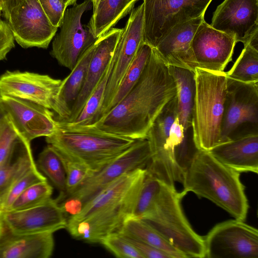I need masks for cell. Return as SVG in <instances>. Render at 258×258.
Here are the masks:
<instances>
[{
    "instance_id": "5",
    "label": "cell",
    "mask_w": 258,
    "mask_h": 258,
    "mask_svg": "<svg viewBox=\"0 0 258 258\" xmlns=\"http://www.w3.org/2000/svg\"><path fill=\"white\" fill-rule=\"evenodd\" d=\"M187 192L161 181L159 196L152 209L141 219L186 257H205L203 237L192 228L181 206Z\"/></svg>"
},
{
    "instance_id": "19",
    "label": "cell",
    "mask_w": 258,
    "mask_h": 258,
    "mask_svg": "<svg viewBox=\"0 0 258 258\" xmlns=\"http://www.w3.org/2000/svg\"><path fill=\"white\" fill-rule=\"evenodd\" d=\"M122 31V29L112 28L97 39L84 85L71 107L70 116L59 121L72 122L80 114L110 61Z\"/></svg>"
},
{
    "instance_id": "6",
    "label": "cell",
    "mask_w": 258,
    "mask_h": 258,
    "mask_svg": "<svg viewBox=\"0 0 258 258\" xmlns=\"http://www.w3.org/2000/svg\"><path fill=\"white\" fill-rule=\"evenodd\" d=\"M151 158L147 139H138L126 150L88 177L76 190L67 197L60 205L66 215L78 214L98 192L121 175L140 168H146Z\"/></svg>"
},
{
    "instance_id": "49",
    "label": "cell",
    "mask_w": 258,
    "mask_h": 258,
    "mask_svg": "<svg viewBox=\"0 0 258 258\" xmlns=\"http://www.w3.org/2000/svg\"><path fill=\"white\" fill-rule=\"evenodd\" d=\"M139 1V0H137V1Z\"/></svg>"
},
{
    "instance_id": "10",
    "label": "cell",
    "mask_w": 258,
    "mask_h": 258,
    "mask_svg": "<svg viewBox=\"0 0 258 258\" xmlns=\"http://www.w3.org/2000/svg\"><path fill=\"white\" fill-rule=\"evenodd\" d=\"M91 3V0H84L67 9L60 30L53 38L51 55L59 64L71 71L81 55L97 39L82 23L83 15L90 9Z\"/></svg>"
},
{
    "instance_id": "22",
    "label": "cell",
    "mask_w": 258,
    "mask_h": 258,
    "mask_svg": "<svg viewBox=\"0 0 258 258\" xmlns=\"http://www.w3.org/2000/svg\"><path fill=\"white\" fill-rule=\"evenodd\" d=\"M209 152L219 161L239 172H258V132L239 136Z\"/></svg>"
},
{
    "instance_id": "21",
    "label": "cell",
    "mask_w": 258,
    "mask_h": 258,
    "mask_svg": "<svg viewBox=\"0 0 258 258\" xmlns=\"http://www.w3.org/2000/svg\"><path fill=\"white\" fill-rule=\"evenodd\" d=\"M146 173V168H140L117 178L93 197L78 214L70 217L67 223L79 222L100 210L123 201L142 185Z\"/></svg>"
},
{
    "instance_id": "42",
    "label": "cell",
    "mask_w": 258,
    "mask_h": 258,
    "mask_svg": "<svg viewBox=\"0 0 258 258\" xmlns=\"http://www.w3.org/2000/svg\"><path fill=\"white\" fill-rule=\"evenodd\" d=\"M25 0H2L3 4V16L6 21L10 16L16 11Z\"/></svg>"
},
{
    "instance_id": "40",
    "label": "cell",
    "mask_w": 258,
    "mask_h": 258,
    "mask_svg": "<svg viewBox=\"0 0 258 258\" xmlns=\"http://www.w3.org/2000/svg\"><path fill=\"white\" fill-rule=\"evenodd\" d=\"M118 233L132 244L143 258H171L167 253L146 242L130 236Z\"/></svg>"
},
{
    "instance_id": "9",
    "label": "cell",
    "mask_w": 258,
    "mask_h": 258,
    "mask_svg": "<svg viewBox=\"0 0 258 258\" xmlns=\"http://www.w3.org/2000/svg\"><path fill=\"white\" fill-rule=\"evenodd\" d=\"M203 238L205 257L258 258V230L244 221L218 223Z\"/></svg>"
},
{
    "instance_id": "26",
    "label": "cell",
    "mask_w": 258,
    "mask_h": 258,
    "mask_svg": "<svg viewBox=\"0 0 258 258\" xmlns=\"http://www.w3.org/2000/svg\"><path fill=\"white\" fill-rule=\"evenodd\" d=\"M137 0H99L87 26L98 38L112 28L134 9Z\"/></svg>"
},
{
    "instance_id": "36",
    "label": "cell",
    "mask_w": 258,
    "mask_h": 258,
    "mask_svg": "<svg viewBox=\"0 0 258 258\" xmlns=\"http://www.w3.org/2000/svg\"><path fill=\"white\" fill-rule=\"evenodd\" d=\"M62 157V156H61ZM66 175V191L59 199H62L76 190L93 173L85 165L62 158Z\"/></svg>"
},
{
    "instance_id": "35",
    "label": "cell",
    "mask_w": 258,
    "mask_h": 258,
    "mask_svg": "<svg viewBox=\"0 0 258 258\" xmlns=\"http://www.w3.org/2000/svg\"><path fill=\"white\" fill-rule=\"evenodd\" d=\"M45 180H47L46 178L38 170L37 166L32 168L11 186L0 202V211L8 210L15 200L27 188L37 182Z\"/></svg>"
},
{
    "instance_id": "23",
    "label": "cell",
    "mask_w": 258,
    "mask_h": 258,
    "mask_svg": "<svg viewBox=\"0 0 258 258\" xmlns=\"http://www.w3.org/2000/svg\"><path fill=\"white\" fill-rule=\"evenodd\" d=\"M53 232L13 235L6 231L0 240V258H48L54 249Z\"/></svg>"
},
{
    "instance_id": "48",
    "label": "cell",
    "mask_w": 258,
    "mask_h": 258,
    "mask_svg": "<svg viewBox=\"0 0 258 258\" xmlns=\"http://www.w3.org/2000/svg\"><path fill=\"white\" fill-rule=\"evenodd\" d=\"M0 6H3V4H2V0H0Z\"/></svg>"
},
{
    "instance_id": "38",
    "label": "cell",
    "mask_w": 258,
    "mask_h": 258,
    "mask_svg": "<svg viewBox=\"0 0 258 258\" xmlns=\"http://www.w3.org/2000/svg\"><path fill=\"white\" fill-rule=\"evenodd\" d=\"M18 136L19 133L9 117L0 128V164L9 154Z\"/></svg>"
},
{
    "instance_id": "12",
    "label": "cell",
    "mask_w": 258,
    "mask_h": 258,
    "mask_svg": "<svg viewBox=\"0 0 258 258\" xmlns=\"http://www.w3.org/2000/svg\"><path fill=\"white\" fill-rule=\"evenodd\" d=\"M6 21L14 40L24 48H47L58 29L51 23L38 0H25Z\"/></svg>"
},
{
    "instance_id": "32",
    "label": "cell",
    "mask_w": 258,
    "mask_h": 258,
    "mask_svg": "<svg viewBox=\"0 0 258 258\" xmlns=\"http://www.w3.org/2000/svg\"><path fill=\"white\" fill-rule=\"evenodd\" d=\"M227 77L245 83L258 82V50L249 44L244 45Z\"/></svg>"
},
{
    "instance_id": "29",
    "label": "cell",
    "mask_w": 258,
    "mask_h": 258,
    "mask_svg": "<svg viewBox=\"0 0 258 258\" xmlns=\"http://www.w3.org/2000/svg\"><path fill=\"white\" fill-rule=\"evenodd\" d=\"M113 63L114 59L112 55L101 78L76 119L72 122L60 121L73 126H82L91 125L98 120L99 112L103 101L106 86Z\"/></svg>"
},
{
    "instance_id": "39",
    "label": "cell",
    "mask_w": 258,
    "mask_h": 258,
    "mask_svg": "<svg viewBox=\"0 0 258 258\" xmlns=\"http://www.w3.org/2000/svg\"><path fill=\"white\" fill-rule=\"evenodd\" d=\"M44 12L51 23L60 27L67 6L60 0H38Z\"/></svg>"
},
{
    "instance_id": "7",
    "label": "cell",
    "mask_w": 258,
    "mask_h": 258,
    "mask_svg": "<svg viewBox=\"0 0 258 258\" xmlns=\"http://www.w3.org/2000/svg\"><path fill=\"white\" fill-rule=\"evenodd\" d=\"M253 132H258V82L227 77L221 144Z\"/></svg>"
},
{
    "instance_id": "18",
    "label": "cell",
    "mask_w": 258,
    "mask_h": 258,
    "mask_svg": "<svg viewBox=\"0 0 258 258\" xmlns=\"http://www.w3.org/2000/svg\"><path fill=\"white\" fill-rule=\"evenodd\" d=\"M1 97L17 131L29 141L40 137L50 136L57 129L58 121L50 109L13 97Z\"/></svg>"
},
{
    "instance_id": "2",
    "label": "cell",
    "mask_w": 258,
    "mask_h": 258,
    "mask_svg": "<svg viewBox=\"0 0 258 258\" xmlns=\"http://www.w3.org/2000/svg\"><path fill=\"white\" fill-rule=\"evenodd\" d=\"M182 183L185 192L207 199L235 219L245 221L248 203L240 173L221 163L209 151H198Z\"/></svg>"
},
{
    "instance_id": "37",
    "label": "cell",
    "mask_w": 258,
    "mask_h": 258,
    "mask_svg": "<svg viewBox=\"0 0 258 258\" xmlns=\"http://www.w3.org/2000/svg\"><path fill=\"white\" fill-rule=\"evenodd\" d=\"M100 243L117 257L143 258L133 245L117 232L106 236Z\"/></svg>"
},
{
    "instance_id": "47",
    "label": "cell",
    "mask_w": 258,
    "mask_h": 258,
    "mask_svg": "<svg viewBox=\"0 0 258 258\" xmlns=\"http://www.w3.org/2000/svg\"><path fill=\"white\" fill-rule=\"evenodd\" d=\"M99 0H94L93 2H92V6H93V8H94L96 5H97V4L98 3V2H99Z\"/></svg>"
},
{
    "instance_id": "14",
    "label": "cell",
    "mask_w": 258,
    "mask_h": 258,
    "mask_svg": "<svg viewBox=\"0 0 258 258\" xmlns=\"http://www.w3.org/2000/svg\"><path fill=\"white\" fill-rule=\"evenodd\" d=\"M61 80L47 75L7 71L0 76V96L32 102L52 109Z\"/></svg>"
},
{
    "instance_id": "41",
    "label": "cell",
    "mask_w": 258,
    "mask_h": 258,
    "mask_svg": "<svg viewBox=\"0 0 258 258\" xmlns=\"http://www.w3.org/2000/svg\"><path fill=\"white\" fill-rule=\"evenodd\" d=\"M14 38L6 21L2 20L0 29V61L6 58L14 47Z\"/></svg>"
},
{
    "instance_id": "28",
    "label": "cell",
    "mask_w": 258,
    "mask_h": 258,
    "mask_svg": "<svg viewBox=\"0 0 258 258\" xmlns=\"http://www.w3.org/2000/svg\"><path fill=\"white\" fill-rule=\"evenodd\" d=\"M116 232L146 242L167 253L171 258L186 257L158 232L139 218L132 215L127 216L121 227Z\"/></svg>"
},
{
    "instance_id": "45",
    "label": "cell",
    "mask_w": 258,
    "mask_h": 258,
    "mask_svg": "<svg viewBox=\"0 0 258 258\" xmlns=\"http://www.w3.org/2000/svg\"><path fill=\"white\" fill-rule=\"evenodd\" d=\"M67 7L74 5L76 4L77 0H60Z\"/></svg>"
},
{
    "instance_id": "34",
    "label": "cell",
    "mask_w": 258,
    "mask_h": 258,
    "mask_svg": "<svg viewBox=\"0 0 258 258\" xmlns=\"http://www.w3.org/2000/svg\"><path fill=\"white\" fill-rule=\"evenodd\" d=\"M52 187L47 180L37 182L23 191L7 211L29 209L44 203L51 198Z\"/></svg>"
},
{
    "instance_id": "13",
    "label": "cell",
    "mask_w": 258,
    "mask_h": 258,
    "mask_svg": "<svg viewBox=\"0 0 258 258\" xmlns=\"http://www.w3.org/2000/svg\"><path fill=\"white\" fill-rule=\"evenodd\" d=\"M1 218L6 231L13 235L54 233L67 226L68 220L58 200L51 198L29 209L1 211Z\"/></svg>"
},
{
    "instance_id": "17",
    "label": "cell",
    "mask_w": 258,
    "mask_h": 258,
    "mask_svg": "<svg viewBox=\"0 0 258 258\" xmlns=\"http://www.w3.org/2000/svg\"><path fill=\"white\" fill-rule=\"evenodd\" d=\"M210 26L244 45L258 32V0H224L215 11Z\"/></svg>"
},
{
    "instance_id": "33",
    "label": "cell",
    "mask_w": 258,
    "mask_h": 258,
    "mask_svg": "<svg viewBox=\"0 0 258 258\" xmlns=\"http://www.w3.org/2000/svg\"><path fill=\"white\" fill-rule=\"evenodd\" d=\"M161 189V181L146 173L131 215L141 218L150 212L159 196Z\"/></svg>"
},
{
    "instance_id": "8",
    "label": "cell",
    "mask_w": 258,
    "mask_h": 258,
    "mask_svg": "<svg viewBox=\"0 0 258 258\" xmlns=\"http://www.w3.org/2000/svg\"><path fill=\"white\" fill-rule=\"evenodd\" d=\"M212 0H143V41L152 47L175 26L204 16Z\"/></svg>"
},
{
    "instance_id": "20",
    "label": "cell",
    "mask_w": 258,
    "mask_h": 258,
    "mask_svg": "<svg viewBox=\"0 0 258 258\" xmlns=\"http://www.w3.org/2000/svg\"><path fill=\"white\" fill-rule=\"evenodd\" d=\"M204 16H201L173 27L154 48L168 66L187 69L196 68L191 43L194 34Z\"/></svg>"
},
{
    "instance_id": "46",
    "label": "cell",
    "mask_w": 258,
    "mask_h": 258,
    "mask_svg": "<svg viewBox=\"0 0 258 258\" xmlns=\"http://www.w3.org/2000/svg\"><path fill=\"white\" fill-rule=\"evenodd\" d=\"M2 11H3V6H0V29H1V22H2V20L1 19V15L2 14Z\"/></svg>"
},
{
    "instance_id": "1",
    "label": "cell",
    "mask_w": 258,
    "mask_h": 258,
    "mask_svg": "<svg viewBox=\"0 0 258 258\" xmlns=\"http://www.w3.org/2000/svg\"><path fill=\"white\" fill-rule=\"evenodd\" d=\"M176 94L168 66L152 47L139 79L123 99L94 123L78 127L134 140L146 139L156 118Z\"/></svg>"
},
{
    "instance_id": "27",
    "label": "cell",
    "mask_w": 258,
    "mask_h": 258,
    "mask_svg": "<svg viewBox=\"0 0 258 258\" xmlns=\"http://www.w3.org/2000/svg\"><path fill=\"white\" fill-rule=\"evenodd\" d=\"M168 67L176 86L178 120L186 131L191 127L196 91L195 72L183 68Z\"/></svg>"
},
{
    "instance_id": "30",
    "label": "cell",
    "mask_w": 258,
    "mask_h": 258,
    "mask_svg": "<svg viewBox=\"0 0 258 258\" xmlns=\"http://www.w3.org/2000/svg\"><path fill=\"white\" fill-rule=\"evenodd\" d=\"M152 48L144 42L141 44L120 82L107 112L122 100L137 83L149 60Z\"/></svg>"
},
{
    "instance_id": "11",
    "label": "cell",
    "mask_w": 258,
    "mask_h": 258,
    "mask_svg": "<svg viewBox=\"0 0 258 258\" xmlns=\"http://www.w3.org/2000/svg\"><path fill=\"white\" fill-rule=\"evenodd\" d=\"M143 32L144 5L142 3L131 12L115 46L113 54L114 63L106 86L99 119L107 113L126 71L144 42Z\"/></svg>"
},
{
    "instance_id": "43",
    "label": "cell",
    "mask_w": 258,
    "mask_h": 258,
    "mask_svg": "<svg viewBox=\"0 0 258 258\" xmlns=\"http://www.w3.org/2000/svg\"><path fill=\"white\" fill-rule=\"evenodd\" d=\"M9 119L8 113L0 96V128Z\"/></svg>"
},
{
    "instance_id": "25",
    "label": "cell",
    "mask_w": 258,
    "mask_h": 258,
    "mask_svg": "<svg viewBox=\"0 0 258 258\" xmlns=\"http://www.w3.org/2000/svg\"><path fill=\"white\" fill-rule=\"evenodd\" d=\"M30 143L19 133L9 154L0 164V202L15 181L37 166Z\"/></svg>"
},
{
    "instance_id": "24",
    "label": "cell",
    "mask_w": 258,
    "mask_h": 258,
    "mask_svg": "<svg viewBox=\"0 0 258 258\" xmlns=\"http://www.w3.org/2000/svg\"><path fill=\"white\" fill-rule=\"evenodd\" d=\"M95 42L81 55L69 76L61 80L59 90L52 109L57 114L58 120H67L70 116L71 107L84 85L89 63L95 48Z\"/></svg>"
},
{
    "instance_id": "3",
    "label": "cell",
    "mask_w": 258,
    "mask_h": 258,
    "mask_svg": "<svg viewBox=\"0 0 258 258\" xmlns=\"http://www.w3.org/2000/svg\"><path fill=\"white\" fill-rule=\"evenodd\" d=\"M58 121V126L46 141L66 160L87 166L93 174L129 148L136 140Z\"/></svg>"
},
{
    "instance_id": "15",
    "label": "cell",
    "mask_w": 258,
    "mask_h": 258,
    "mask_svg": "<svg viewBox=\"0 0 258 258\" xmlns=\"http://www.w3.org/2000/svg\"><path fill=\"white\" fill-rule=\"evenodd\" d=\"M141 186L119 203L100 210L79 222L67 223L66 228L75 238L100 243L106 236L117 231L125 218L132 215Z\"/></svg>"
},
{
    "instance_id": "31",
    "label": "cell",
    "mask_w": 258,
    "mask_h": 258,
    "mask_svg": "<svg viewBox=\"0 0 258 258\" xmlns=\"http://www.w3.org/2000/svg\"><path fill=\"white\" fill-rule=\"evenodd\" d=\"M37 166L59 190V197L66 191V175L61 155L51 145L47 146L40 153Z\"/></svg>"
},
{
    "instance_id": "4",
    "label": "cell",
    "mask_w": 258,
    "mask_h": 258,
    "mask_svg": "<svg viewBox=\"0 0 258 258\" xmlns=\"http://www.w3.org/2000/svg\"><path fill=\"white\" fill-rule=\"evenodd\" d=\"M196 91L191 127L199 150L209 151L221 143V126L227 88L226 72L195 69Z\"/></svg>"
},
{
    "instance_id": "16",
    "label": "cell",
    "mask_w": 258,
    "mask_h": 258,
    "mask_svg": "<svg viewBox=\"0 0 258 258\" xmlns=\"http://www.w3.org/2000/svg\"><path fill=\"white\" fill-rule=\"evenodd\" d=\"M236 42L204 20L192 37L191 49L196 68L223 72L232 59Z\"/></svg>"
},
{
    "instance_id": "44",
    "label": "cell",
    "mask_w": 258,
    "mask_h": 258,
    "mask_svg": "<svg viewBox=\"0 0 258 258\" xmlns=\"http://www.w3.org/2000/svg\"><path fill=\"white\" fill-rule=\"evenodd\" d=\"M5 232L6 229L1 218V211H0V240L2 238Z\"/></svg>"
}]
</instances>
